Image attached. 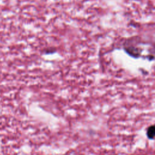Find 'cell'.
Returning a JSON list of instances; mask_svg holds the SVG:
<instances>
[{
	"label": "cell",
	"instance_id": "6da1fadb",
	"mask_svg": "<svg viewBox=\"0 0 155 155\" xmlns=\"http://www.w3.org/2000/svg\"><path fill=\"white\" fill-rule=\"evenodd\" d=\"M147 136L149 139H153V138L154 137V134H155V127L154 125H151L150 127H149L147 129Z\"/></svg>",
	"mask_w": 155,
	"mask_h": 155
}]
</instances>
